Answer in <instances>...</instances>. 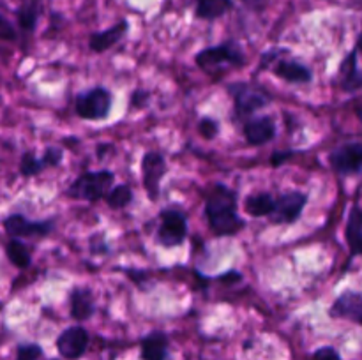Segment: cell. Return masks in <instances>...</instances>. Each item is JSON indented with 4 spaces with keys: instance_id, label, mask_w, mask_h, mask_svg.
<instances>
[{
    "instance_id": "1",
    "label": "cell",
    "mask_w": 362,
    "mask_h": 360,
    "mask_svg": "<svg viewBox=\"0 0 362 360\" xmlns=\"http://www.w3.org/2000/svg\"><path fill=\"white\" fill-rule=\"evenodd\" d=\"M205 215L216 236H232L246 228L239 215V194L225 184H214L205 194Z\"/></svg>"
},
{
    "instance_id": "2",
    "label": "cell",
    "mask_w": 362,
    "mask_h": 360,
    "mask_svg": "<svg viewBox=\"0 0 362 360\" xmlns=\"http://www.w3.org/2000/svg\"><path fill=\"white\" fill-rule=\"evenodd\" d=\"M228 92L233 99L237 120L244 122L253 116L258 109L267 108L272 102V94L260 83L253 81H235L228 85Z\"/></svg>"
},
{
    "instance_id": "3",
    "label": "cell",
    "mask_w": 362,
    "mask_h": 360,
    "mask_svg": "<svg viewBox=\"0 0 362 360\" xmlns=\"http://www.w3.org/2000/svg\"><path fill=\"white\" fill-rule=\"evenodd\" d=\"M115 175L110 169H98V172H85L78 175L67 187L66 194L74 200H83L88 203H95L105 200L106 193L113 187Z\"/></svg>"
},
{
    "instance_id": "4",
    "label": "cell",
    "mask_w": 362,
    "mask_h": 360,
    "mask_svg": "<svg viewBox=\"0 0 362 360\" xmlns=\"http://www.w3.org/2000/svg\"><path fill=\"white\" fill-rule=\"evenodd\" d=\"M112 92L105 87H94L78 94L76 101H74V112L81 120L98 122V120L108 119L112 113Z\"/></svg>"
},
{
    "instance_id": "5",
    "label": "cell",
    "mask_w": 362,
    "mask_h": 360,
    "mask_svg": "<svg viewBox=\"0 0 362 360\" xmlns=\"http://www.w3.org/2000/svg\"><path fill=\"white\" fill-rule=\"evenodd\" d=\"M197 66L204 71L218 69L219 66H232L240 67L244 66V52L235 41H226L218 46H209V48L200 49L194 59Z\"/></svg>"
},
{
    "instance_id": "6",
    "label": "cell",
    "mask_w": 362,
    "mask_h": 360,
    "mask_svg": "<svg viewBox=\"0 0 362 360\" xmlns=\"http://www.w3.org/2000/svg\"><path fill=\"white\" fill-rule=\"evenodd\" d=\"M158 242L163 247H179L187 239V217L179 208H166L161 212V222L158 228Z\"/></svg>"
},
{
    "instance_id": "7",
    "label": "cell",
    "mask_w": 362,
    "mask_h": 360,
    "mask_svg": "<svg viewBox=\"0 0 362 360\" xmlns=\"http://www.w3.org/2000/svg\"><path fill=\"white\" fill-rule=\"evenodd\" d=\"M166 161L163 154L156 150L145 152L141 157V180H144V189L147 193L148 200L158 201L161 194V180L166 173Z\"/></svg>"
},
{
    "instance_id": "8",
    "label": "cell",
    "mask_w": 362,
    "mask_h": 360,
    "mask_svg": "<svg viewBox=\"0 0 362 360\" xmlns=\"http://www.w3.org/2000/svg\"><path fill=\"white\" fill-rule=\"evenodd\" d=\"M55 228L53 219L32 221L23 214H11L4 219V229L11 239H28V236H46Z\"/></svg>"
},
{
    "instance_id": "9",
    "label": "cell",
    "mask_w": 362,
    "mask_h": 360,
    "mask_svg": "<svg viewBox=\"0 0 362 360\" xmlns=\"http://www.w3.org/2000/svg\"><path fill=\"white\" fill-rule=\"evenodd\" d=\"M308 200L310 198L303 191H286L276 200L274 212L271 215L272 221L276 224H293L303 215Z\"/></svg>"
},
{
    "instance_id": "10",
    "label": "cell",
    "mask_w": 362,
    "mask_h": 360,
    "mask_svg": "<svg viewBox=\"0 0 362 360\" xmlns=\"http://www.w3.org/2000/svg\"><path fill=\"white\" fill-rule=\"evenodd\" d=\"M88 342H90V335H88L87 328L81 325H73L62 330L57 337V349H59L60 356L66 360H78L87 353Z\"/></svg>"
},
{
    "instance_id": "11",
    "label": "cell",
    "mask_w": 362,
    "mask_h": 360,
    "mask_svg": "<svg viewBox=\"0 0 362 360\" xmlns=\"http://www.w3.org/2000/svg\"><path fill=\"white\" fill-rule=\"evenodd\" d=\"M329 162L338 175H356L362 169V141H350L329 154Z\"/></svg>"
},
{
    "instance_id": "12",
    "label": "cell",
    "mask_w": 362,
    "mask_h": 360,
    "mask_svg": "<svg viewBox=\"0 0 362 360\" xmlns=\"http://www.w3.org/2000/svg\"><path fill=\"white\" fill-rule=\"evenodd\" d=\"M243 133L247 143L253 145V147H262V145L274 140L278 127H276L274 119L269 115L250 116L243 122Z\"/></svg>"
},
{
    "instance_id": "13",
    "label": "cell",
    "mask_w": 362,
    "mask_h": 360,
    "mask_svg": "<svg viewBox=\"0 0 362 360\" xmlns=\"http://www.w3.org/2000/svg\"><path fill=\"white\" fill-rule=\"evenodd\" d=\"M331 318L362 325V292H345L332 302Z\"/></svg>"
},
{
    "instance_id": "14",
    "label": "cell",
    "mask_w": 362,
    "mask_h": 360,
    "mask_svg": "<svg viewBox=\"0 0 362 360\" xmlns=\"http://www.w3.org/2000/svg\"><path fill=\"white\" fill-rule=\"evenodd\" d=\"M274 76L281 78L286 83H310L313 80V71L306 64H300L293 59H278L271 66Z\"/></svg>"
},
{
    "instance_id": "15",
    "label": "cell",
    "mask_w": 362,
    "mask_h": 360,
    "mask_svg": "<svg viewBox=\"0 0 362 360\" xmlns=\"http://www.w3.org/2000/svg\"><path fill=\"white\" fill-rule=\"evenodd\" d=\"M94 293L85 286H74L69 293V314L76 321H87L94 316Z\"/></svg>"
},
{
    "instance_id": "16",
    "label": "cell",
    "mask_w": 362,
    "mask_h": 360,
    "mask_svg": "<svg viewBox=\"0 0 362 360\" xmlns=\"http://www.w3.org/2000/svg\"><path fill=\"white\" fill-rule=\"evenodd\" d=\"M170 356V339L165 332L154 330L144 335L140 341V359L141 360H168Z\"/></svg>"
},
{
    "instance_id": "17",
    "label": "cell",
    "mask_w": 362,
    "mask_h": 360,
    "mask_svg": "<svg viewBox=\"0 0 362 360\" xmlns=\"http://www.w3.org/2000/svg\"><path fill=\"white\" fill-rule=\"evenodd\" d=\"M127 30H129V23H127L126 20H122L119 21V23L113 25V27L106 28V30L95 32V34H92L90 39H88V48L94 53L108 52V49L113 48L117 42L122 41L124 35L127 34Z\"/></svg>"
},
{
    "instance_id": "18",
    "label": "cell",
    "mask_w": 362,
    "mask_h": 360,
    "mask_svg": "<svg viewBox=\"0 0 362 360\" xmlns=\"http://www.w3.org/2000/svg\"><path fill=\"white\" fill-rule=\"evenodd\" d=\"M339 81H341V88L346 92H354L357 90V88H362V71L359 69V66H357L356 49H354V52L341 62Z\"/></svg>"
},
{
    "instance_id": "19",
    "label": "cell",
    "mask_w": 362,
    "mask_h": 360,
    "mask_svg": "<svg viewBox=\"0 0 362 360\" xmlns=\"http://www.w3.org/2000/svg\"><path fill=\"white\" fill-rule=\"evenodd\" d=\"M345 235L354 256H356V254L362 256V208L359 205H356V207L350 210Z\"/></svg>"
},
{
    "instance_id": "20",
    "label": "cell",
    "mask_w": 362,
    "mask_h": 360,
    "mask_svg": "<svg viewBox=\"0 0 362 360\" xmlns=\"http://www.w3.org/2000/svg\"><path fill=\"white\" fill-rule=\"evenodd\" d=\"M233 7V0H197L194 7V16L198 20L214 21L218 18L225 16Z\"/></svg>"
},
{
    "instance_id": "21",
    "label": "cell",
    "mask_w": 362,
    "mask_h": 360,
    "mask_svg": "<svg viewBox=\"0 0 362 360\" xmlns=\"http://www.w3.org/2000/svg\"><path fill=\"white\" fill-rule=\"evenodd\" d=\"M276 207V200L271 196V193H255L244 200V210L251 215V217H265V215H272Z\"/></svg>"
},
{
    "instance_id": "22",
    "label": "cell",
    "mask_w": 362,
    "mask_h": 360,
    "mask_svg": "<svg viewBox=\"0 0 362 360\" xmlns=\"http://www.w3.org/2000/svg\"><path fill=\"white\" fill-rule=\"evenodd\" d=\"M6 256L16 268H28L32 265V254L20 239H11L6 244Z\"/></svg>"
},
{
    "instance_id": "23",
    "label": "cell",
    "mask_w": 362,
    "mask_h": 360,
    "mask_svg": "<svg viewBox=\"0 0 362 360\" xmlns=\"http://www.w3.org/2000/svg\"><path fill=\"white\" fill-rule=\"evenodd\" d=\"M105 201L108 203L110 208H115V210L126 208L127 205H131V201H133V189H131L127 184H120V186L112 187V189L106 193Z\"/></svg>"
},
{
    "instance_id": "24",
    "label": "cell",
    "mask_w": 362,
    "mask_h": 360,
    "mask_svg": "<svg viewBox=\"0 0 362 360\" xmlns=\"http://www.w3.org/2000/svg\"><path fill=\"white\" fill-rule=\"evenodd\" d=\"M45 169L42 166L41 157H37L35 154L32 152H25L20 159V173L25 176V179H30V176L39 175V173Z\"/></svg>"
},
{
    "instance_id": "25",
    "label": "cell",
    "mask_w": 362,
    "mask_h": 360,
    "mask_svg": "<svg viewBox=\"0 0 362 360\" xmlns=\"http://www.w3.org/2000/svg\"><path fill=\"white\" fill-rule=\"evenodd\" d=\"M42 356V348L34 342H25L16 349V360H39Z\"/></svg>"
},
{
    "instance_id": "26",
    "label": "cell",
    "mask_w": 362,
    "mask_h": 360,
    "mask_svg": "<svg viewBox=\"0 0 362 360\" xmlns=\"http://www.w3.org/2000/svg\"><path fill=\"white\" fill-rule=\"evenodd\" d=\"M198 133L202 134L204 140H214L219 134V124L214 119H211V116H204L198 122Z\"/></svg>"
},
{
    "instance_id": "27",
    "label": "cell",
    "mask_w": 362,
    "mask_h": 360,
    "mask_svg": "<svg viewBox=\"0 0 362 360\" xmlns=\"http://www.w3.org/2000/svg\"><path fill=\"white\" fill-rule=\"evenodd\" d=\"M41 161L45 168H52V166L55 168L64 161V150L59 147H46V150L41 155Z\"/></svg>"
},
{
    "instance_id": "28",
    "label": "cell",
    "mask_w": 362,
    "mask_h": 360,
    "mask_svg": "<svg viewBox=\"0 0 362 360\" xmlns=\"http://www.w3.org/2000/svg\"><path fill=\"white\" fill-rule=\"evenodd\" d=\"M18 18H20L21 28H25V30L28 32L34 30L35 21H37V13H35L34 7H25V9H21Z\"/></svg>"
},
{
    "instance_id": "29",
    "label": "cell",
    "mask_w": 362,
    "mask_h": 360,
    "mask_svg": "<svg viewBox=\"0 0 362 360\" xmlns=\"http://www.w3.org/2000/svg\"><path fill=\"white\" fill-rule=\"evenodd\" d=\"M308 360H341V355L332 346H322V348L315 349Z\"/></svg>"
},
{
    "instance_id": "30",
    "label": "cell",
    "mask_w": 362,
    "mask_h": 360,
    "mask_svg": "<svg viewBox=\"0 0 362 360\" xmlns=\"http://www.w3.org/2000/svg\"><path fill=\"white\" fill-rule=\"evenodd\" d=\"M293 155H296V150H290V148H286V150H274L269 162H271L272 168H279V166L286 164Z\"/></svg>"
},
{
    "instance_id": "31",
    "label": "cell",
    "mask_w": 362,
    "mask_h": 360,
    "mask_svg": "<svg viewBox=\"0 0 362 360\" xmlns=\"http://www.w3.org/2000/svg\"><path fill=\"white\" fill-rule=\"evenodd\" d=\"M281 53H283V49H279V48H272V49H267V52L262 53L258 69H262V71L271 69V66L279 59V55H281Z\"/></svg>"
},
{
    "instance_id": "32",
    "label": "cell",
    "mask_w": 362,
    "mask_h": 360,
    "mask_svg": "<svg viewBox=\"0 0 362 360\" xmlns=\"http://www.w3.org/2000/svg\"><path fill=\"white\" fill-rule=\"evenodd\" d=\"M148 99H151V92L147 90H134L131 95V108H145L148 104Z\"/></svg>"
},
{
    "instance_id": "33",
    "label": "cell",
    "mask_w": 362,
    "mask_h": 360,
    "mask_svg": "<svg viewBox=\"0 0 362 360\" xmlns=\"http://www.w3.org/2000/svg\"><path fill=\"white\" fill-rule=\"evenodd\" d=\"M0 39H7V41L14 39L13 27H11V25L7 23L2 16H0Z\"/></svg>"
},
{
    "instance_id": "34",
    "label": "cell",
    "mask_w": 362,
    "mask_h": 360,
    "mask_svg": "<svg viewBox=\"0 0 362 360\" xmlns=\"http://www.w3.org/2000/svg\"><path fill=\"white\" fill-rule=\"evenodd\" d=\"M244 6L247 7V9H253V11H260L264 9L265 4H267V0H243Z\"/></svg>"
},
{
    "instance_id": "35",
    "label": "cell",
    "mask_w": 362,
    "mask_h": 360,
    "mask_svg": "<svg viewBox=\"0 0 362 360\" xmlns=\"http://www.w3.org/2000/svg\"><path fill=\"white\" fill-rule=\"evenodd\" d=\"M356 52H357V53H362V35H361V37H359V41H357Z\"/></svg>"
}]
</instances>
